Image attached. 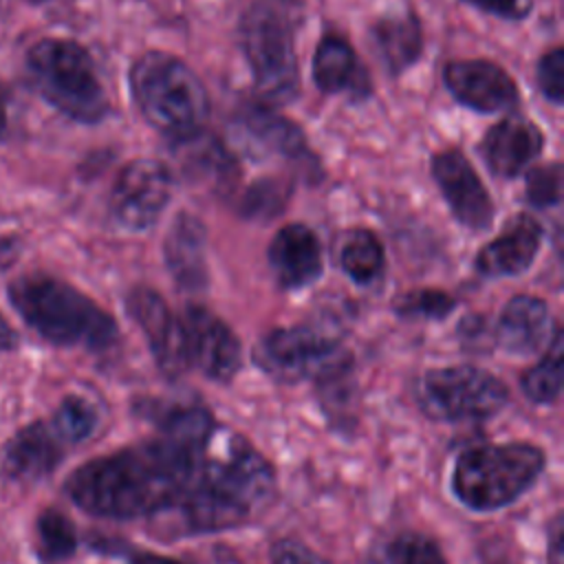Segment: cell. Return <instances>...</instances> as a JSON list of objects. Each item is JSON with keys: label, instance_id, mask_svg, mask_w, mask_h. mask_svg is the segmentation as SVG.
Here are the masks:
<instances>
[{"label": "cell", "instance_id": "obj_1", "mask_svg": "<svg viewBox=\"0 0 564 564\" xmlns=\"http://www.w3.org/2000/svg\"><path fill=\"white\" fill-rule=\"evenodd\" d=\"M212 432L203 436L161 434L93 458L68 476L64 491L82 511L97 518L154 520L189 489Z\"/></svg>", "mask_w": 564, "mask_h": 564}, {"label": "cell", "instance_id": "obj_2", "mask_svg": "<svg viewBox=\"0 0 564 564\" xmlns=\"http://www.w3.org/2000/svg\"><path fill=\"white\" fill-rule=\"evenodd\" d=\"M273 498L271 463L245 436L216 423L189 489L150 527L161 538L227 531L251 522Z\"/></svg>", "mask_w": 564, "mask_h": 564}, {"label": "cell", "instance_id": "obj_3", "mask_svg": "<svg viewBox=\"0 0 564 564\" xmlns=\"http://www.w3.org/2000/svg\"><path fill=\"white\" fill-rule=\"evenodd\" d=\"M7 297L22 322L55 346H82L104 350L115 344L119 328L115 317L70 282L51 273L13 278Z\"/></svg>", "mask_w": 564, "mask_h": 564}, {"label": "cell", "instance_id": "obj_4", "mask_svg": "<svg viewBox=\"0 0 564 564\" xmlns=\"http://www.w3.org/2000/svg\"><path fill=\"white\" fill-rule=\"evenodd\" d=\"M130 90L145 121L174 141L198 134L209 99L198 75L176 55L148 51L130 68Z\"/></svg>", "mask_w": 564, "mask_h": 564}, {"label": "cell", "instance_id": "obj_5", "mask_svg": "<svg viewBox=\"0 0 564 564\" xmlns=\"http://www.w3.org/2000/svg\"><path fill=\"white\" fill-rule=\"evenodd\" d=\"M33 90L59 115L97 123L108 115V95L90 53L68 37H42L24 57Z\"/></svg>", "mask_w": 564, "mask_h": 564}, {"label": "cell", "instance_id": "obj_6", "mask_svg": "<svg viewBox=\"0 0 564 564\" xmlns=\"http://www.w3.org/2000/svg\"><path fill=\"white\" fill-rule=\"evenodd\" d=\"M300 22V0H253L242 13L240 46L264 101H286L297 93L295 33Z\"/></svg>", "mask_w": 564, "mask_h": 564}, {"label": "cell", "instance_id": "obj_7", "mask_svg": "<svg viewBox=\"0 0 564 564\" xmlns=\"http://www.w3.org/2000/svg\"><path fill=\"white\" fill-rule=\"evenodd\" d=\"M544 452L531 443H485L458 454L452 469L454 496L474 511L516 502L542 474Z\"/></svg>", "mask_w": 564, "mask_h": 564}, {"label": "cell", "instance_id": "obj_8", "mask_svg": "<svg viewBox=\"0 0 564 564\" xmlns=\"http://www.w3.org/2000/svg\"><path fill=\"white\" fill-rule=\"evenodd\" d=\"M253 361L278 381H339L352 364L344 344L311 326L275 328L260 337Z\"/></svg>", "mask_w": 564, "mask_h": 564}, {"label": "cell", "instance_id": "obj_9", "mask_svg": "<svg viewBox=\"0 0 564 564\" xmlns=\"http://www.w3.org/2000/svg\"><path fill=\"white\" fill-rule=\"evenodd\" d=\"M507 386L476 366H447L425 372L416 386L421 410L434 421L460 423L487 419L505 408Z\"/></svg>", "mask_w": 564, "mask_h": 564}, {"label": "cell", "instance_id": "obj_10", "mask_svg": "<svg viewBox=\"0 0 564 564\" xmlns=\"http://www.w3.org/2000/svg\"><path fill=\"white\" fill-rule=\"evenodd\" d=\"M172 192L170 170L154 159H134L121 167L110 192V218L126 231H145L163 214Z\"/></svg>", "mask_w": 564, "mask_h": 564}, {"label": "cell", "instance_id": "obj_11", "mask_svg": "<svg viewBox=\"0 0 564 564\" xmlns=\"http://www.w3.org/2000/svg\"><path fill=\"white\" fill-rule=\"evenodd\" d=\"M181 322L189 366L198 368L207 379L231 381L242 366V348L236 333L205 306H189Z\"/></svg>", "mask_w": 564, "mask_h": 564}, {"label": "cell", "instance_id": "obj_12", "mask_svg": "<svg viewBox=\"0 0 564 564\" xmlns=\"http://www.w3.org/2000/svg\"><path fill=\"white\" fill-rule=\"evenodd\" d=\"M130 317L143 330L156 366L167 377H178L189 368L183 322L174 317L167 302L150 286H134L126 295Z\"/></svg>", "mask_w": 564, "mask_h": 564}, {"label": "cell", "instance_id": "obj_13", "mask_svg": "<svg viewBox=\"0 0 564 564\" xmlns=\"http://www.w3.org/2000/svg\"><path fill=\"white\" fill-rule=\"evenodd\" d=\"M432 176L447 200L454 218L469 229H487L496 207L469 159L452 148L434 154Z\"/></svg>", "mask_w": 564, "mask_h": 564}, {"label": "cell", "instance_id": "obj_14", "mask_svg": "<svg viewBox=\"0 0 564 564\" xmlns=\"http://www.w3.org/2000/svg\"><path fill=\"white\" fill-rule=\"evenodd\" d=\"M447 90L467 108L478 112L511 110L518 99L513 77L489 59H456L443 70Z\"/></svg>", "mask_w": 564, "mask_h": 564}, {"label": "cell", "instance_id": "obj_15", "mask_svg": "<svg viewBox=\"0 0 564 564\" xmlns=\"http://www.w3.org/2000/svg\"><path fill=\"white\" fill-rule=\"evenodd\" d=\"M231 139L253 159L300 156L304 152L302 130L267 104L245 106L231 121Z\"/></svg>", "mask_w": 564, "mask_h": 564}, {"label": "cell", "instance_id": "obj_16", "mask_svg": "<svg viewBox=\"0 0 564 564\" xmlns=\"http://www.w3.org/2000/svg\"><path fill=\"white\" fill-rule=\"evenodd\" d=\"M542 145L544 134L533 121L520 115H509L487 130L480 152L494 174L511 178L538 159Z\"/></svg>", "mask_w": 564, "mask_h": 564}, {"label": "cell", "instance_id": "obj_17", "mask_svg": "<svg viewBox=\"0 0 564 564\" xmlns=\"http://www.w3.org/2000/svg\"><path fill=\"white\" fill-rule=\"evenodd\" d=\"M269 264L282 289H302L322 273V245L306 225L282 227L269 245Z\"/></svg>", "mask_w": 564, "mask_h": 564}, {"label": "cell", "instance_id": "obj_18", "mask_svg": "<svg viewBox=\"0 0 564 564\" xmlns=\"http://www.w3.org/2000/svg\"><path fill=\"white\" fill-rule=\"evenodd\" d=\"M542 245V227L535 218L520 214L505 231L487 242L476 256V269L487 278L520 275L527 271Z\"/></svg>", "mask_w": 564, "mask_h": 564}, {"label": "cell", "instance_id": "obj_19", "mask_svg": "<svg viewBox=\"0 0 564 564\" xmlns=\"http://www.w3.org/2000/svg\"><path fill=\"white\" fill-rule=\"evenodd\" d=\"M553 333L546 302L535 295H516L500 313L496 341L511 355H533L549 346Z\"/></svg>", "mask_w": 564, "mask_h": 564}, {"label": "cell", "instance_id": "obj_20", "mask_svg": "<svg viewBox=\"0 0 564 564\" xmlns=\"http://www.w3.org/2000/svg\"><path fill=\"white\" fill-rule=\"evenodd\" d=\"M205 245L207 234L203 223L192 214H178L165 236L163 253L165 264L181 289L198 291L207 284Z\"/></svg>", "mask_w": 564, "mask_h": 564}, {"label": "cell", "instance_id": "obj_21", "mask_svg": "<svg viewBox=\"0 0 564 564\" xmlns=\"http://www.w3.org/2000/svg\"><path fill=\"white\" fill-rule=\"evenodd\" d=\"M64 458V443L46 421H35L18 430L4 447V469L13 478L37 480L48 476Z\"/></svg>", "mask_w": 564, "mask_h": 564}, {"label": "cell", "instance_id": "obj_22", "mask_svg": "<svg viewBox=\"0 0 564 564\" xmlns=\"http://www.w3.org/2000/svg\"><path fill=\"white\" fill-rule=\"evenodd\" d=\"M313 79L322 93H348L364 97L368 93V77L350 44L330 33L324 35L313 55Z\"/></svg>", "mask_w": 564, "mask_h": 564}, {"label": "cell", "instance_id": "obj_23", "mask_svg": "<svg viewBox=\"0 0 564 564\" xmlns=\"http://www.w3.org/2000/svg\"><path fill=\"white\" fill-rule=\"evenodd\" d=\"M370 33L379 57L392 73L405 70L423 51V31L412 13L388 15L379 20Z\"/></svg>", "mask_w": 564, "mask_h": 564}, {"label": "cell", "instance_id": "obj_24", "mask_svg": "<svg viewBox=\"0 0 564 564\" xmlns=\"http://www.w3.org/2000/svg\"><path fill=\"white\" fill-rule=\"evenodd\" d=\"M337 260L344 273L357 284H370L386 267L383 247L370 229L346 231L337 247Z\"/></svg>", "mask_w": 564, "mask_h": 564}, {"label": "cell", "instance_id": "obj_25", "mask_svg": "<svg viewBox=\"0 0 564 564\" xmlns=\"http://www.w3.org/2000/svg\"><path fill=\"white\" fill-rule=\"evenodd\" d=\"M35 551L44 564H59L77 551V531L68 516L44 509L35 520Z\"/></svg>", "mask_w": 564, "mask_h": 564}, {"label": "cell", "instance_id": "obj_26", "mask_svg": "<svg viewBox=\"0 0 564 564\" xmlns=\"http://www.w3.org/2000/svg\"><path fill=\"white\" fill-rule=\"evenodd\" d=\"M522 392L540 405L553 403L562 392V330L555 328L546 355L522 375Z\"/></svg>", "mask_w": 564, "mask_h": 564}, {"label": "cell", "instance_id": "obj_27", "mask_svg": "<svg viewBox=\"0 0 564 564\" xmlns=\"http://www.w3.org/2000/svg\"><path fill=\"white\" fill-rule=\"evenodd\" d=\"M46 423L64 445H75L95 434L99 425V412L86 397L68 394L59 401Z\"/></svg>", "mask_w": 564, "mask_h": 564}, {"label": "cell", "instance_id": "obj_28", "mask_svg": "<svg viewBox=\"0 0 564 564\" xmlns=\"http://www.w3.org/2000/svg\"><path fill=\"white\" fill-rule=\"evenodd\" d=\"M390 564H447L434 540L423 533L405 531L388 546Z\"/></svg>", "mask_w": 564, "mask_h": 564}, {"label": "cell", "instance_id": "obj_29", "mask_svg": "<svg viewBox=\"0 0 564 564\" xmlns=\"http://www.w3.org/2000/svg\"><path fill=\"white\" fill-rule=\"evenodd\" d=\"M456 306V300L447 295L445 291L436 289H419L410 291L399 297L397 311L405 317H427V319H441L449 315Z\"/></svg>", "mask_w": 564, "mask_h": 564}, {"label": "cell", "instance_id": "obj_30", "mask_svg": "<svg viewBox=\"0 0 564 564\" xmlns=\"http://www.w3.org/2000/svg\"><path fill=\"white\" fill-rule=\"evenodd\" d=\"M286 200V187L275 178L256 181L242 198V214L249 218H273L282 212Z\"/></svg>", "mask_w": 564, "mask_h": 564}, {"label": "cell", "instance_id": "obj_31", "mask_svg": "<svg viewBox=\"0 0 564 564\" xmlns=\"http://www.w3.org/2000/svg\"><path fill=\"white\" fill-rule=\"evenodd\" d=\"M524 196L535 207L557 205L562 198V167L560 163H549L533 167L527 174Z\"/></svg>", "mask_w": 564, "mask_h": 564}, {"label": "cell", "instance_id": "obj_32", "mask_svg": "<svg viewBox=\"0 0 564 564\" xmlns=\"http://www.w3.org/2000/svg\"><path fill=\"white\" fill-rule=\"evenodd\" d=\"M538 86L549 101L562 104L564 99V48L562 46H555L542 55L538 64Z\"/></svg>", "mask_w": 564, "mask_h": 564}, {"label": "cell", "instance_id": "obj_33", "mask_svg": "<svg viewBox=\"0 0 564 564\" xmlns=\"http://www.w3.org/2000/svg\"><path fill=\"white\" fill-rule=\"evenodd\" d=\"M273 564H330L297 540H278L271 549Z\"/></svg>", "mask_w": 564, "mask_h": 564}, {"label": "cell", "instance_id": "obj_34", "mask_svg": "<svg viewBox=\"0 0 564 564\" xmlns=\"http://www.w3.org/2000/svg\"><path fill=\"white\" fill-rule=\"evenodd\" d=\"M465 2L505 20H522L531 13V0H465Z\"/></svg>", "mask_w": 564, "mask_h": 564}, {"label": "cell", "instance_id": "obj_35", "mask_svg": "<svg viewBox=\"0 0 564 564\" xmlns=\"http://www.w3.org/2000/svg\"><path fill=\"white\" fill-rule=\"evenodd\" d=\"M20 253V240L11 234H0V273L7 271Z\"/></svg>", "mask_w": 564, "mask_h": 564}, {"label": "cell", "instance_id": "obj_36", "mask_svg": "<svg viewBox=\"0 0 564 564\" xmlns=\"http://www.w3.org/2000/svg\"><path fill=\"white\" fill-rule=\"evenodd\" d=\"M20 344V335L18 330L11 326V322L0 313V352H9L15 350Z\"/></svg>", "mask_w": 564, "mask_h": 564}, {"label": "cell", "instance_id": "obj_37", "mask_svg": "<svg viewBox=\"0 0 564 564\" xmlns=\"http://www.w3.org/2000/svg\"><path fill=\"white\" fill-rule=\"evenodd\" d=\"M549 564H562V522L560 516L551 527V546H549Z\"/></svg>", "mask_w": 564, "mask_h": 564}, {"label": "cell", "instance_id": "obj_38", "mask_svg": "<svg viewBox=\"0 0 564 564\" xmlns=\"http://www.w3.org/2000/svg\"><path fill=\"white\" fill-rule=\"evenodd\" d=\"M128 560H130V564H183L178 560L156 555V553H150V551H134V553H130Z\"/></svg>", "mask_w": 564, "mask_h": 564}, {"label": "cell", "instance_id": "obj_39", "mask_svg": "<svg viewBox=\"0 0 564 564\" xmlns=\"http://www.w3.org/2000/svg\"><path fill=\"white\" fill-rule=\"evenodd\" d=\"M9 128V95L0 82V141L7 137Z\"/></svg>", "mask_w": 564, "mask_h": 564}, {"label": "cell", "instance_id": "obj_40", "mask_svg": "<svg viewBox=\"0 0 564 564\" xmlns=\"http://www.w3.org/2000/svg\"><path fill=\"white\" fill-rule=\"evenodd\" d=\"M487 564H516V562H509V560H491Z\"/></svg>", "mask_w": 564, "mask_h": 564}, {"label": "cell", "instance_id": "obj_41", "mask_svg": "<svg viewBox=\"0 0 564 564\" xmlns=\"http://www.w3.org/2000/svg\"><path fill=\"white\" fill-rule=\"evenodd\" d=\"M31 4H44V2H51V0H29Z\"/></svg>", "mask_w": 564, "mask_h": 564}]
</instances>
